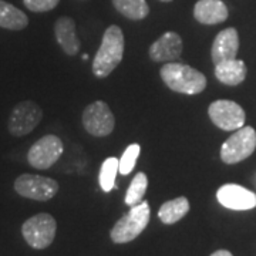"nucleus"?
Listing matches in <instances>:
<instances>
[{
  "mask_svg": "<svg viewBox=\"0 0 256 256\" xmlns=\"http://www.w3.org/2000/svg\"><path fill=\"white\" fill-rule=\"evenodd\" d=\"M124 47H126V40L122 30L116 24L107 28L101 40L100 48L92 60L94 76L98 78L110 76L122 60Z\"/></svg>",
  "mask_w": 256,
  "mask_h": 256,
  "instance_id": "obj_1",
  "label": "nucleus"
},
{
  "mask_svg": "<svg viewBox=\"0 0 256 256\" xmlns=\"http://www.w3.org/2000/svg\"><path fill=\"white\" fill-rule=\"evenodd\" d=\"M160 76L170 90L180 94L195 96L206 88V77L186 64L170 62L161 67Z\"/></svg>",
  "mask_w": 256,
  "mask_h": 256,
  "instance_id": "obj_2",
  "label": "nucleus"
},
{
  "mask_svg": "<svg viewBox=\"0 0 256 256\" xmlns=\"http://www.w3.org/2000/svg\"><path fill=\"white\" fill-rule=\"evenodd\" d=\"M150 204L146 201L140 202L131 206L127 214L117 220V224L110 230V238L114 244H128L138 238L150 222Z\"/></svg>",
  "mask_w": 256,
  "mask_h": 256,
  "instance_id": "obj_3",
  "label": "nucleus"
},
{
  "mask_svg": "<svg viewBox=\"0 0 256 256\" xmlns=\"http://www.w3.org/2000/svg\"><path fill=\"white\" fill-rule=\"evenodd\" d=\"M57 222L46 212L37 214L34 216L28 218L22 226V235L28 242V246L34 249H46L56 238Z\"/></svg>",
  "mask_w": 256,
  "mask_h": 256,
  "instance_id": "obj_4",
  "label": "nucleus"
},
{
  "mask_svg": "<svg viewBox=\"0 0 256 256\" xmlns=\"http://www.w3.org/2000/svg\"><path fill=\"white\" fill-rule=\"evenodd\" d=\"M256 131L252 127H240L220 146V160L225 164H238L254 154Z\"/></svg>",
  "mask_w": 256,
  "mask_h": 256,
  "instance_id": "obj_5",
  "label": "nucleus"
},
{
  "mask_svg": "<svg viewBox=\"0 0 256 256\" xmlns=\"http://www.w3.org/2000/svg\"><path fill=\"white\" fill-rule=\"evenodd\" d=\"M43 118V110L34 101H22L14 106L10 112L8 128L14 137H24L30 134L40 124Z\"/></svg>",
  "mask_w": 256,
  "mask_h": 256,
  "instance_id": "obj_6",
  "label": "nucleus"
},
{
  "mask_svg": "<svg viewBox=\"0 0 256 256\" xmlns=\"http://www.w3.org/2000/svg\"><path fill=\"white\" fill-rule=\"evenodd\" d=\"M14 191L23 198L44 202L56 196L58 192V182L42 175L22 174L14 181Z\"/></svg>",
  "mask_w": 256,
  "mask_h": 256,
  "instance_id": "obj_7",
  "label": "nucleus"
},
{
  "mask_svg": "<svg viewBox=\"0 0 256 256\" xmlns=\"http://www.w3.org/2000/svg\"><path fill=\"white\" fill-rule=\"evenodd\" d=\"M82 126L94 137H107L116 127V118L108 104L104 101H94L82 111Z\"/></svg>",
  "mask_w": 256,
  "mask_h": 256,
  "instance_id": "obj_8",
  "label": "nucleus"
},
{
  "mask_svg": "<svg viewBox=\"0 0 256 256\" xmlns=\"http://www.w3.org/2000/svg\"><path fill=\"white\" fill-rule=\"evenodd\" d=\"M63 141L57 136H44L30 146L28 161L36 170H48L63 156Z\"/></svg>",
  "mask_w": 256,
  "mask_h": 256,
  "instance_id": "obj_9",
  "label": "nucleus"
},
{
  "mask_svg": "<svg viewBox=\"0 0 256 256\" xmlns=\"http://www.w3.org/2000/svg\"><path fill=\"white\" fill-rule=\"evenodd\" d=\"M210 121L224 131H236L245 126V111L238 102L230 100L214 101L208 108Z\"/></svg>",
  "mask_w": 256,
  "mask_h": 256,
  "instance_id": "obj_10",
  "label": "nucleus"
},
{
  "mask_svg": "<svg viewBox=\"0 0 256 256\" xmlns=\"http://www.w3.org/2000/svg\"><path fill=\"white\" fill-rule=\"evenodd\" d=\"M216 200L222 206L232 210H249L256 206V194L238 184H225L216 191Z\"/></svg>",
  "mask_w": 256,
  "mask_h": 256,
  "instance_id": "obj_11",
  "label": "nucleus"
},
{
  "mask_svg": "<svg viewBox=\"0 0 256 256\" xmlns=\"http://www.w3.org/2000/svg\"><path fill=\"white\" fill-rule=\"evenodd\" d=\"M152 62H172L182 54V38L175 32H166L156 38L148 50Z\"/></svg>",
  "mask_w": 256,
  "mask_h": 256,
  "instance_id": "obj_12",
  "label": "nucleus"
},
{
  "mask_svg": "<svg viewBox=\"0 0 256 256\" xmlns=\"http://www.w3.org/2000/svg\"><path fill=\"white\" fill-rule=\"evenodd\" d=\"M239 50V34L236 28H229L220 32L210 48V57L214 64H218L225 60L236 58Z\"/></svg>",
  "mask_w": 256,
  "mask_h": 256,
  "instance_id": "obj_13",
  "label": "nucleus"
},
{
  "mask_svg": "<svg viewBox=\"0 0 256 256\" xmlns=\"http://www.w3.org/2000/svg\"><path fill=\"white\" fill-rule=\"evenodd\" d=\"M228 16V8L222 0H198L194 8V18L202 24H220Z\"/></svg>",
  "mask_w": 256,
  "mask_h": 256,
  "instance_id": "obj_14",
  "label": "nucleus"
},
{
  "mask_svg": "<svg viewBox=\"0 0 256 256\" xmlns=\"http://www.w3.org/2000/svg\"><path fill=\"white\" fill-rule=\"evenodd\" d=\"M54 36L66 54L76 56L78 53L82 43L76 33V23L73 18L67 16L57 18L54 24Z\"/></svg>",
  "mask_w": 256,
  "mask_h": 256,
  "instance_id": "obj_15",
  "label": "nucleus"
},
{
  "mask_svg": "<svg viewBox=\"0 0 256 256\" xmlns=\"http://www.w3.org/2000/svg\"><path fill=\"white\" fill-rule=\"evenodd\" d=\"M246 73V66L242 60L232 58L215 64V77L226 86H238L244 82Z\"/></svg>",
  "mask_w": 256,
  "mask_h": 256,
  "instance_id": "obj_16",
  "label": "nucleus"
},
{
  "mask_svg": "<svg viewBox=\"0 0 256 256\" xmlns=\"http://www.w3.org/2000/svg\"><path fill=\"white\" fill-rule=\"evenodd\" d=\"M190 201L185 196H178L161 205V208L158 210V218L165 225H172L182 220L190 212Z\"/></svg>",
  "mask_w": 256,
  "mask_h": 256,
  "instance_id": "obj_17",
  "label": "nucleus"
},
{
  "mask_svg": "<svg viewBox=\"0 0 256 256\" xmlns=\"http://www.w3.org/2000/svg\"><path fill=\"white\" fill-rule=\"evenodd\" d=\"M28 16L13 4L0 0V28L8 30H23L28 28Z\"/></svg>",
  "mask_w": 256,
  "mask_h": 256,
  "instance_id": "obj_18",
  "label": "nucleus"
},
{
  "mask_svg": "<svg viewBox=\"0 0 256 256\" xmlns=\"http://www.w3.org/2000/svg\"><path fill=\"white\" fill-rule=\"evenodd\" d=\"M112 6L130 20H142L150 13L146 0H112Z\"/></svg>",
  "mask_w": 256,
  "mask_h": 256,
  "instance_id": "obj_19",
  "label": "nucleus"
},
{
  "mask_svg": "<svg viewBox=\"0 0 256 256\" xmlns=\"http://www.w3.org/2000/svg\"><path fill=\"white\" fill-rule=\"evenodd\" d=\"M146 188H148V178H146V174H144V172L136 174V176L132 178V181H131L130 186H128L124 202L127 204L128 206L138 205L140 202H142V200H144Z\"/></svg>",
  "mask_w": 256,
  "mask_h": 256,
  "instance_id": "obj_20",
  "label": "nucleus"
},
{
  "mask_svg": "<svg viewBox=\"0 0 256 256\" xmlns=\"http://www.w3.org/2000/svg\"><path fill=\"white\" fill-rule=\"evenodd\" d=\"M118 172V160L116 156H108L107 160H104L100 168V176H98V182L102 191L110 192L112 188H117L116 176Z\"/></svg>",
  "mask_w": 256,
  "mask_h": 256,
  "instance_id": "obj_21",
  "label": "nucleus"
},
{
  "mask_svg": "<svg viewBox=\"0 0 256 256\" xmlns=\"http://www.w3.org/2000/svg\"><path fill=\"white\" fill-rule=\"evenodd\" d=\"M140 151H141V146L138 144H131L126 148V151L122 152V156L118 160L120 174L128 175L134 170L138 156H140Z\"/></svg>",
  "mask_w": 256,
  "mask_h": 256,
  "instance_id": "obj_22",
  "label": "nucleus"
},
{
  "mask_svg": "<svg viewBox=\"0 0 256 256\" xmlns=\"http://www.w3.org/2000/svg\"><path fill=\"white\" fill-rule=\"evenodd\" d=\"M23 3L30 12L44 13V12L56 9L57 4L60 3V0H23Z\"/></svg>",
  "mask_w": 256,
  "mask_h": 256,
  "instance_id": "obj_23",
  "label": "nucleus"
},
{
  "mask_svg": "<svg viewBox=\"0 0 256 256\" xmlns=\"http://www.w3.org/2000/svg\"><path fill=\"white\" fill-rule=\"evenodd\" d=\"M210 256H234L229 250H225V249H220V250H215Z\"/></svg>",
  "mask_w": 256,
  "mask_h": 256,
  "instance_id": "obj_24",
  "label": "nucleus"
},
{
  "mask_svg": "<svg viewBox=\"0 0 256 256\" xmlns=\"http://www.w3.org/2000/svg\"><path fill=\"white\" fill-rule=\"evenodd\" d=\"M160 2H165L166 3V2H172V0H160Z\"/></svg>",
  "mask_w": 256,
  "mask_h": 256,
  "instance_id": "obj_25",
  "label": "nucleus"
}]
</instances>
